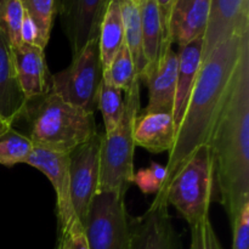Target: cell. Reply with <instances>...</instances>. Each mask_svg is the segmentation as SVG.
<instances>
[{"label":"cell","mask_w":249,"mask_h":249,"mask_svg":"<svg viewBox=\"0 0 249 249\" xmlns=\"http://www.w3.org/2000/svg\"><path fill=\"white\" fill-rule=\"evenodd\" d=\"M220 203L230 225L249 204V40L208 142Z\"/></svg>","instance_id":"cell-1"},{"label":"cell","mask_w":249,"mask_h":249,"mask_svg":"<svg viewBox=\"0 0 249 249\" xmlns=\"http://www.w3.org/2000/svg\"><path fill=\"white\" fill-rule=\"evenodd\" d=\"M249 31L216 46L201 66L186 111L169 151L167 177L158 191L167 189L173 178L201 146L207 145L228 100L243 45Z\"/></svg>","instance_id":"cell-2"},{"label":"cell","mask_w":249,"mask_h":249,"mask_svg":"<svg viewBox=\"0 0 249 249\" xmlns=\"http://www.w3.org/2000/svg\"><path fill=\"white\" fill-rule=\"evenodd\" d=\"M22 118L33 145L55 152L71 153L97 134L95 113L67 104L53 91L27 102Z\"/></svg>","instance_id":"cell-3"},{"label":"cell","mask_w":249,"mask_h":249,"mask_svg":"<svg viewBox=\"0 0 249 249\" xmlns=\"http://www.w3.org/2000/svg\"><path fill=\"white\" fill-rule=\"evenodd\" d=\"M141 82L136 79L124 92V111L113 131L102 134L100 151V180L97 194L118 192L125 195L134 178V122L140 113Z\"/></svg>","instance_id":"cell-4"},{"label":"cell","mask_w":249,"mask_h":249,"mask_svg":"<svg viewBox=\"0 0 249 249\" xmlns=\"http://www.w3.org/2000/svg\"><path fill=\"white\" fill-rule=\"evenodd\" d=\"M213 156L209 145L201 146L175 174L167 189L158 191L157 197L167 199L190 226L209 218L213 201Z\"/></svg>","instance_id":"cell-5"},{"label":"cell","mask_w":249,"mask_h":249,"mask_svg":"<svg viewBox=\"0 0 249 249\" xmlns=\"http://www.w3.org/2000/svg\"><path fill=\"white\" fill-rule=\"evenodd\" d=\"M101 80L99 40L92 39L79 53L73 56L72 62L66 70L51 74V91L67 104L95 113Z\"/></svg>","instance_id":"cell-6"},{"label":"cell","mask_w":249,"mask_h":249,"mask_svg":"<svg viewBox=\"0 0 249 249\" xmlns=\"http://www.w3.org/2000/svg\"><path fill=\"white\" fill-rule=\"evenodd\" d=\"M124 198L125 195L112 191L94 197L82 223L89 249H129L130 216Z\"/></svg>","instance_id":"cell-7"},{"label":"cell","mask_w":249,"mask_h":249,"mask_svg":"<svg viewBox=\"0 0 249 249\" xmlns=\"http://www.w3.org/2000/svg\"><path fill=\"white\" fill-rule=\"evenodd\" d=\"M102 134H95L70 153L71 197L75 215L85 220L100 180V151Z\"/></svg>","instance_id":"cell-8"},{"label":"cell","mask_w":249,"mask_h":249,"mask_svg":"<svg viewBox=\"0 0 249 249\" xmlns=\"http://www.w3.org/2000/svg\"><path fill=\"white\" fill-rule=\"evenodd\" d=\"M24 164L40 170L50 180L56 195L58 233L65 232L78 220L71 197L70 153L55 152L34 146Z\"/></svg>","instance_id":"cell-9"},{"label":"cell","mask_w":249,"mask_h":249,"mask_svg":"<svg viewBox=\"0 0 249 249\" xmlns=\"http://www.w3.org/2000/svg\"><path fill=\"white\" fill-rule=\"evenodd\" d=\"M129 249H178L179 237L167 199L157 197L142 215L131 218Z\"/></svg>","instance_id":"cell-10"},{"label":"cell","mask_w":249,"mask_h":249,"mask_svg":"<svg viewBox=\"0 0 249 249\" xmlns=\"http://www.w3.org/2000/svg\"><path fill=\"white\" fill-rule=\"evenodd\" d=\"M107 2L108 0H58L61 24L73 56L90 40L97 39Z\"/></svg>","instance_id":"cell-11"},{"label":"cell","mask_w":249,"mask_h":249,"mask_svg":"<svg viewBox=\"0 0 249 249\" xmlns=\"http://www.w3.org/2000/svg\"><path fill=\"white\" fill-rule=\"evenodd\" d=\"M248 31L249 0H211L208 23L203 36L202 63L216 46Z\"/></svg>","instance_id":"cell-12"},{"label":"cell","mask_w":249,"mask_h":249,"mask_svg":"<svg viewBox=\"0 0 249 249\" xmlns=\"http://www.w3.org/2000/svg\"><path fill=\"white\" fill-rule=\"evenodd\" d=\"M27 102L17 77L12 46L0 29V122L14 125L23 117Z\"/></svg>","instance_id":"cell-13"},{"label":"cell","mask_w":249,"mask_h":249,"mask_svg":"<svg viewBox=\"0 0 249 249\" xmlns=\"http://www.w3.org/2000/svg\"><path fill=\"white\" fill-rule=\"evenodd\" d=\"M45 49L21 44L12 49L19 85L27 101L51 91V73L45 60Z\"/></svg>","instance_id":"cell-14"},{"label":"cell","mask_w":249,"mask_h":249,"mask_svg":"<svg viewBox=\"0 0 249 249\" xmlns=\"http://www.w3.org/2000/svg\"><path fill=\"white\" fill-rule=\"evenodd\" d=\"M211 0H177L169 21L170 41L179 48L204 36Z\"/></svg>","instance_id":"cell-15"},{"label":"cell","mask_w":249,"mask_h":249,"mask_svg":"<svg viewBox=\"0 0 249 249\" xmlns=\"http://www.w3.org/2000/svg\"><path fill=\"white\" fill-rule=\"evenodd\" d=\"M202 53H203V36H199L179 48V53H177V91H175L174 108H173V119L177 131L186 111L190 96L196 84L197 75L201 70Z\"/></svg>","instance_id":"cell-16"},{"label":"cell","mask_w":249,"mask_h":249,"mask_svg":"<svg viewBox=\"0 0 249 249\" xmlns=\"http://www.w3.org/2000/svg\"><path fill=\"white\" fill-rule=\"evenodd\" d=\"M177 128L172 113L141 112L134 122L133 138L135 146L151 153L169 152L174 145Z\"/></svg>","instance_id":"cell-17"},{"label":"cell","mask_w":249,"mask_h":249,"mask_svg":"<svg viewBox=\"0 0 249 249\" xmlns=\"http://www.w3.org/2000/svg\"><path fill=\"white\" fill-rule=\"evenodd\" d=\"M178 55L173 49L165 53L157 68L145 79L148 89V104L143 112L172 113L177 91Z\"/></svg>","instance_id":"cell-18"},{"label":"cell","mask_w":249,"mask_h":249,"mask_svg":"<svg viewBox=\"0 0 249 249\" xmlns=\"http://www.w3.org/2000/svg\"><path fill=\"white\" fill-rule=\"evenodd\" d=\"M141 27H142V49L146 61V70L141 83L160 66L165 53L172 49L167 40L160 21L156 0H143L140 4Z\"/></svg>","instance_id":"cell-19"},{"label":"cell","mask_w":249,"mask_h":249,"mask_svg":"<svg viewBox=\"0 0 249 249\" xmlns=\"http://www.w3.org/2000/svg\"><path fill=\"white\" fill-rule=\"evenodd\" d=\"M97 40L104 72L124 44V24L119 0H108L107 2Z\"/></svg>","instance_id":"cell-20"},{"label":"cell","mask_w":249,"mask_h":249,"mask_svg":"<svg viewBox=\"0 0 249 249\" xmlns=\"http://www.w3.org/2000/svg\"><path fill=\"white\" fill-rule=\"evenodd\" d=\"M124 24V43L131 53L136 75L142 78L146 70V61L142 49V27H141L140 5L133 0H119Z\"/></svg>","instance_id":"cell-21"},{"label":"cell","mask_w":249,"mask_h":249,"mask_svg":"<svg viewBox=\"0 0 249 249\" xmlns=\"http://www.w3.org/2000/svg\"><path fill=\"white\" fill-rule=\"evenodd\" d=\"M96 108L101 111L104 119V134H109L116 129L123 116L124 92L102 79L97 90Z\"/></svg>","instance_id":"cell-22"},{"label":"cell","mask_w":249,"mask_h":249,"mask_svg":"<svg viewBox=\"0 0 249 249\" xmlns=\"http://www.w3.org/2000/svg\"><path fill=\"white\" fill-rule=\"evenodd\" d=\"M102 79L112 87L118 88L123 92L128 91L133 83L139 79L133 57L125 43L116 53L108 67L102 72Z\"/></svg>","instance_id":"cell-23"},{"label":"cell","mask_w":249,"mask_h":249,"mask_svg":"<svg viewBox=\"0 0 249 249\" xmlns=\"http://www.w3.org/2000/svg\"><path fill=\"white\" fill-rule=\"evenodd\" d=\"M33 148L31 139L11 126L0 134V164L5 167L24 164Z\"/></svg>","instance_id":"cell-24"},{"label":"cell","mask_w":249,"mask_h":249,"mask_svg":"<svg viewBox=\"0 0 249 249\" xmlns=\"http://www.w3.org/2000/svg\"><path fill=\"white\" fill-rule=\"evenodd\" d=\"M24 9L21 0H0V29L6 34L12 49L21 45V26Z\"/></svg>","instance_id":"cell-25"},{"label":"cell","mask_w":249,"mask_h":249,"mask_svg":"<svg viewBox=\"0 0 249 249\" xmlns=\"http://www.w3.org/2000/svg\"><path fill=\"white\" fill-rule=\"evenodd\" d=\"M24 11L36 24L44 46L48 45L53 27L56 0H21Z\"/></svg>","instance_id":"cell-26"},{"label":"cell","mask_w":249,"mask_h":249,"mask_svg":"<svg viewBox=\"0 0 249 249\" xmlns=\"http://www.w3.org/2000/svg\"><path fill=\"white\" fill-rule=\"evenodd\" d=\"M191 245L190 249H223L209 218L190 226Z\"/></svg>","instance_id":"cell-27"},{"label":"cell","mask_w":249,"mask_h":249,"mask_svg":"<svg viewBox=\"0 0 249 249\" xmlns=\"http://www.w3.org/2000/svg\"><path fill=\"white\" fill-rule=\"evenodd\" d=\"M232 228V249H249V204H246L235 219Z\"/></svg>","instance_id":"cell-28"},{"label":"cell","mask_w":249,"mask_h":249,"mask_svg":"<svg viewBox=\"0 0 249 249\" xmlns=\"http://www.w3.org/2000/svg\"><path fill=\"white\" fill-rule=\"evenodd\" d=\"M58 237L65 241L68 249H89L84 228L80 220H75L65 232L58 233Z\"/></svg>","instance_id":"cell-29"},{"label":"cell","mask_w":249,"mask_h":249,"mask_svg":"<svg viewBox=\"0 0 249 249\" xmlns=\"http://www.w3.org/2000/svg\"><path fill=\"white\" fill-rule=\"evenodd\" d=\"M21 43L27 44V45H36L40 46L41 49H45L43 41H41L38 27L26 11H24L23 21H22L21 26Z\"/></svg>","instance_id":"cell-30"},{"label":"cell","mask_w":249,"mask_h":249,"mask_svg":"<svg viewBox=\"0 0 249 249\" xmlns=\"http://www.w3.org/2000/svg\"><path fill=\"white\" fill-rule=\"evenodd\" d=\"M133 184H135L145 195L157 194L158 190L160 189V184L156 180L155 175L152 174L150 168L140 169L134 173Z\"/></svg>","instance_id":"cell-31"},{"label":"cell","mask_w":249,"mask_h":249,"mask_svg":"<svg viewBox=\"0 0 249 249\" xmlns=\"http://www.w3.org/2000/svg\"><path fill=\"white\" fill-rule=\"evenodd\" d=\"M177 0H156L157 2L158 11H160V21H162L163 31H164V36L167 40L172 44L169 36V21H170V15H172L173 6H174Z\"/></svg>","instance_id":"cell-32"},{"label":"cell","mask_w":249,"mask_h":249,"mask_svg":"<svg viewBox=\"0 0 249 249\" xmlns=\"http://www.w3.org/2000/svg\"><path fill=\"white\" fill-rule=\"evenodd\" d=\"M148 168H150V170L152 172V174L155 175L156 180H157V181L160 184V186H162L163 182H164V180H165V177H167L165 167H162V165L158 164V163H156V162H151L150 167Z\"/></svg>","instance_id":"cell-33"},{"label":"cell","mask_w":249,"mask_h":249,"mask_svg":"<svg viewBox=\"0 0 249 249\" xmlns=\"http://www.w3.org/2000/svg\"><path fill=\"white\" fill-rule=\"evenodd\" d=\"M56 249H68L67 246H66L65 241L62 240L61 237H58V241H57V246H56Z\"/></svg>","instance_id":"cell-34"},{"label":"cell","mask_w":249,"mask_h":249,"mask_svg":"<svg viewBox=\"0 0 249 249\" xmlns=\"http://www.w3.org/2000/svg\"><path fill=\"white\" fill-rule=\"evenodd\" d=\"M9 128H11V126H6L5 124H2L1 122H0V134H1L4 130H6V129H9Z\"/></svg>","instance_id":"cell-35"},{"label":"cell","mask_w":249,"mask_h":249,"mask_svg":"<svg viewBox=\"0 0 249 249\" xmlns=\"http://www.w3.org/2000/svg\"><path fill=\"white\" fill-rule=\"evenodd\" d=\"M133 1L138 2V4H139V5H140V4H141V2H142V1H143V0H133Z\"/></svg>","instance_id":"cell-36"}]
</instances>
